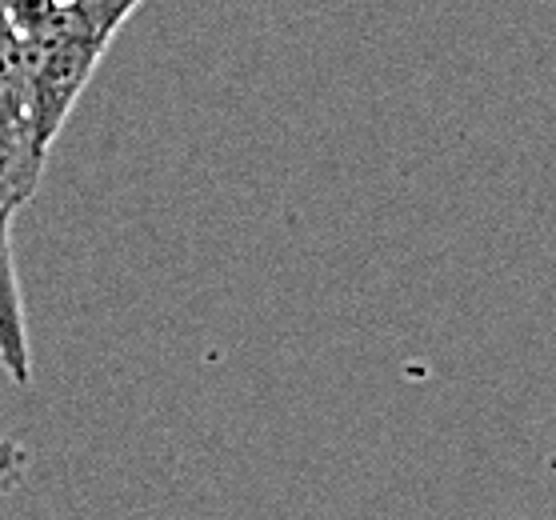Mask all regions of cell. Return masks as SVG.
Masks as SVG:
<instances>
[{"instance_id":"6da1fadb","label":"cell","mask_w":556,"mask_h":520,"mask_svg":"<svg viewBox=\"0 0 556 520\" xmlns=\"http://www.w3.org/2000/svg\"><path fill=\"white\" fill-rule=\"evenodd\" d=\"M140 0H73L56 4L37 28L21 33L33 144L49 161L64 121L85 97L101 56Z\"/></svg>"},{"instance_id":"7a4b0ae2","label":"cell","mask_w":556,"mask_h":520,"mask_svg":"<svg viewBox=\"0 0 556 520\" xmlns=\"http://www.w3.org/2000/svg\"><path fill=\"white\" fill-rule=\"evenodd\" d=\"M45 156L33 144L21 33L0 13V201L21 213L45 177Z\"/></svg>"},{"instance_id":"3957f363","label":"cell","mask_w":556,"mask_h":520,"mask_svg":"<svg viewBox=\"0 0 556 520\" xmlns=\"http://www.w3.org/2000/svg\"><path fill=\"white\" fill-rule=\"evenodd\" d=\"M13 216V208L0 201V368L13 377V384H28L33 353H28L25 301H21V280H16Z\"/></svg>"},{"instance_id":"277c9868","label":"cell","mask_w":556,"mask_h":520,"mask_svg":"<svg viewBox=\"0 0 556 520\" xmlns=\"http://www.w3.org/2000/svg\"><path fill=\"white\" fill-rule=\"evenodd\" d=\"M25 472H28L25 444L0 436V493H16L25 484Z\"/></svg>"},{"instance_id":"5b68a950","label":"cell","mask_w":556,"mask_h":520,"mask_svg":"<svg viewBox=\"0 0 556 520\" xmlns=\"http://www.w3.org/2000/svg\"><path fill=\"white\" fill-rule=\"evenodd\" d=\"M56 4H61V0H0V13L13 21L16 33H28V28H37Z\"/></svg>"},{"instance_id":"8992f818","label":"cell","mask_w":556,"mask_h":520,"mask_svg":"<svg viewBox=\"0 0 556 520\" xmlns=\"http://www.w3.org/2000/svg\"><path fill=\"white\" fill-rule=\"evenodd\" d=\"M61 4H73V0H61Z\"/></svg>"}]
</instances>
